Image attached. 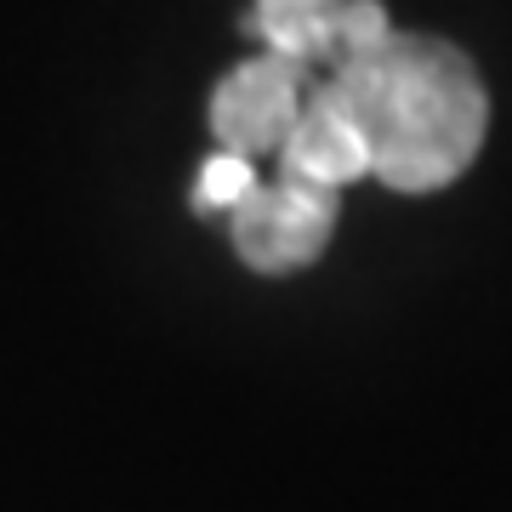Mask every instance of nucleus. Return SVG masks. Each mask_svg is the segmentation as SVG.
<instances>
[{
	"instance_id": "6",
	"label": "nucleus",
	"mask_w": 512,
	"mask_h": 512,
	"mask_svg": "<svg viewBox=\"0 0 512 512\" xmlns=\"http://www.w3.org/2000/svg\"><path fill=\"white\" fill-rule=\"evenodd\" d=\"M387 35V18L376 0H342V12H336V35H330V57H353L376 46Z\"/></svg>"
},
{
	"instance_id": "5",
	"label": "nucleus",
	"mask_w": 512,
	"mask_h": 512,
	"mask_svg": "<svg viewBox=\"0 0 512 512\" xmlns=\"http://www.w3.org/2000/svg\"><path fill=\"white\" fill-rule=\"evenodd\" d=\"M342 0H256V29L285 57H325Z\"/></svg>"
},
{
	"instance_id": "4",
	"label": "nucleus",
	"mask_w": 512,
	"mask_h": 512,
	"mask_svg": "<svg viewBox=\"0 0 512 512\" xmlns=\"http://www.w3.org/2000/svg\"><path fill=\"white\" fill-rule=\"evenodd\" d=\"M291 137V148H285V171H296V177H313V183H353L359 171H370V148L365 137L342 120V109L330 103L325 92L313 97V103H302V114H296V126L285 131Z\"/></svg>"
},
{
	"instance_id": "2",
	"label": "nucleus",
	"mask_w": 512,
	"mask_h": 512,
	"mask_svg": "<svg viewBox=\"0 0 512 512\" xmlns=\"http://www.w3.org/2000/svg\"><path fill=\"white\" fill-rule=\"evenodd\" d=\"M330 217H336V188L285 171V183H256L234 205V245L262 274H291L325 251Z\"/></svg>"
},
{
	"instance_id": "7",
	"label": "nucleus",
	"mask_w": 512,
	"mask_h": 512,
	"mask_svg": "<svg viewBox=\"0 0 512 512\" xmlns=\"http://www.w3.org/2000/svg\"><path fill=\"white\" fill-rule=\"evenodd\" d=\"M251 188H256V177H251V165H245V154H222V160H211L200 171L194 200L200 205H239Z\"/></svg>"
},
{
	"instance_id": "3",
	"label": "nucleus",
	"mask_w": 512,
	"mask_h": 512,
	"mask_svg": "<svg viewBox=\"0 0 512 512\" xmlns=\"http://www.w3.org/2000/svg\"><path fill=\"white\" fill-rule=\"evenodd\" d=\"M302 57H256L245 69L222 80V92L211 97V126L228 143V154H256V148L279 143L302 114Z\"/></svg>"
},
{
	"instance_id": "1",
	"label": "nucleus",
	"mask_w": 512,
	"mask_h": 512,
	"mask_svg": "<svg viewBox=\"0 0 512 512\" xmlns=\"http://www.w3.org/2000/svg\"><path fill=\"white\" fill-rule=\"evenodd\" d=\"M325 97L365 137L370 171L404 194L461 177L490 126L473 63L456 46L421 35H382L376 46L342 57V74Z\"/></svg>"
}]
</instances>
